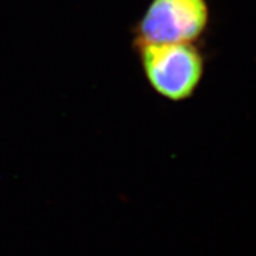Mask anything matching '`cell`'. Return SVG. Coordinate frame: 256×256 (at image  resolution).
<instances>
[{
	"label": "cell",
	"mask_w": 256,
	"mask_h": 256,
	"mask_svg": "<svg viewBox=\"0 0 256 256\" xmlns=\"http://www.w3.org/2000/svg\"><path fill=\"white\" fill-rule=\"evenodd\" d=\"M142 75L156 95L172 104L191 100L203 82L206 58L196 43L134 44Z\"/></svg>",
	"instance_id": "obj_1"
},
{
	"label": "cell",
	"mask_w": 256,
	"mask_h": 256,
	"mask_svg": "<svg viewBox=\"0 0 256 256\" xmlns=\"http://www.w3.org/2000/svg\"><path fill=\"white\" fill-rule=\"evenodd\" d=\"M206 0H152L134 26V44L196 43L206 31Z\"/></svg>",
	"instance_id": "obj_2"
}]
</instances>
